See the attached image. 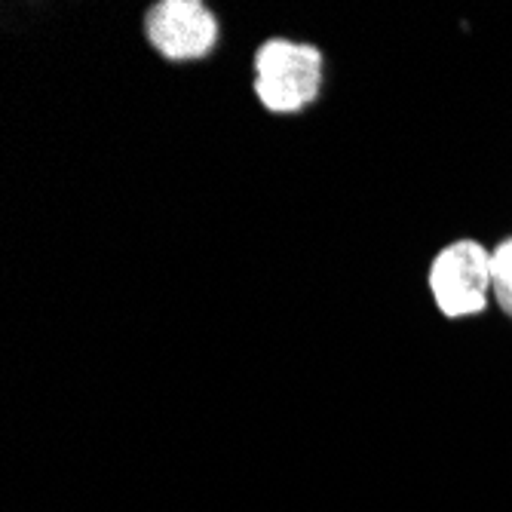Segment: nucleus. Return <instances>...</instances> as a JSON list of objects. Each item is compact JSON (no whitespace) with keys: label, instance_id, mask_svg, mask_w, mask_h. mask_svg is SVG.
<instances>
[{"label":"nucleus","instance_id":"obj_2","mask_svg":"<svg viewBox=\"0 0 512 512\" xmlns=\"http://www.w3.org/2000/svg\"><path fill=\"white\" fill-rule=\"evenodd\" d=\"M433 304L445 319H470L485 313L491 298V249L479 240H454L442 246L427 270Z\"/></svg>","mask_w":512,"mask_h":512},{"label":"nucleus","instance_id":"obj_1","mask_svg":"<svg viewBox=\"0 0 512 512\" xmlns=\"http://www.w3.org/2000/svg\"><path fill=\"white\" fill-rule=\"evenodd\" d=\"M255 99L270 114H301L322 92L325 59L307 40L267 37L252 56Z\"/></svg>","mask_w":512,"mask_h":512},{"label":"nucleus","instance_id":"obj_3","mask_svg":"<svg viewBox=\"0 0 512 512\" xmlns=\"http://www.w3.org/2000/svg\"><path fill=\"white\" fill-rule=\"evenodd\" d=\"M145 37L169 62H197L215 53L221 22L203 0H157L145 13Z\"/></svg>","mask_w":512,"mask_h":512},{"label":"nucleus","instance_id":"obj_4","mask_svg":"<svg viewBox=\"0 0 512 512\" xmlns=\"http://www.w3.org/2000/svg\"><path fill=\"white\" fill-rule=\"evenodd\" d=\"M491 298L512 319V237L491 249Z\"/></svg>","mask_w":512,"mask_h":512}]
</instances>
